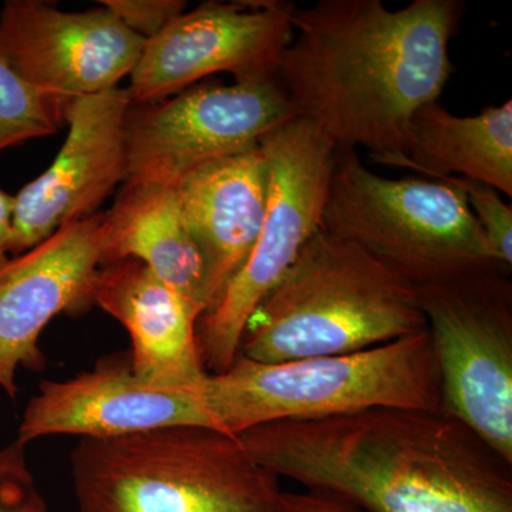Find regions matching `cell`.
Segmentation results:
<instances>
[{
    "mask_svg": "<svg viewBox=\"0 0 512 512\" xmlns=\"http://www.w3.org/2000/svg\"><path fill=\"white\" fill-rule=\"evenodd\" d=\"M460 0H320L296 8L276 79L296 113L338 150L363 148L390 167L406 150L414 114L439 101L453 73Z\"/></svg>",
    "mask_w": 512,
    "mask_h": 512,
    "instance_id": "1",
    "label": "cell"
},
{
    "mask_svg": "<svg viewBox=\"0 0 512 512\" xmlns=\"http://www.w3.org/2000/svg\"><path fill=\"white\" fill-rule=\"evenodd\" d=\"M238 439L279 480L363 512H512V464L443 409L276 421Z\"/></svg>",
    "mask_w": 512,
    "mask_h": 512,
    "instance_id": "2",
    "label": "cell"
},
{
    "mask_svg": "<svg viewBox=\"0 0 512 512\" xmlns=\"http://www.w3.org/2000/svg\"><path fill=\"white\" fill-rule=\"evenodd\" d=\"M424 329L412 282L320 228L252 313L238 356L278 363L346 355Z\"/></svg>",
    "mask_w": 512,
    "mask_h": 512,
    "instance_id": "3",
    "label": "cell"
},
{
    "mask_svg": "<svg viewBox=\"0 0 512 512\" xmlns=\"http://www.w3.org/2000/svg\"><path fill=\"white\" fill-rule=\"evenodd\" d=\"M70 461L80 512H276L282 493L238 437L211 427L82 439Z\"/></svg>",
    "mask_w": 512,
    "mask_h": 512,
    "instance_id": "4",
    "label": "cell"
},
{
    "mask_svg": "<svg viewBox=\"0 0 512 512\" xmlns=\"http://www.w3.org/2000/svg\"><path fill=\"white\" fill-rule=\"evenodd\" d=\"M202 397L218 429L238 437L276 421L326 419L392 407L440 410L429 330L346 355L262 363L238 356L208 375Z\"/></svg>",
    "mask_w": 512,
    "mask_h": 512,
    "instance_id": "5",
    "label": "cell"
},
{
    "mask_svg": "<svg viewBox=\"0 0 512 512\" xmlns=\"http://www.w3.org/2000/svg\"><path fill=\"white\" fill-rule=\"evenodd\" d=\"M322 229L353 242L414 286L510 268L495 259L463 192L444 181L390 180L338 150Z\"/></svg>",
    "mask_w": 512,
    "mask_h": 512,
    "instance_id": "6",
    "label": "cell"
},
{
    "mask_svg": "<svg viewBox=\"0 0 512 512\" xmlns=\"http://www.w3.org/2000/svg\"><path fill=\"white\" fill-rule=\"evenodd\" d=\"M259 146L268 167L261 231L245 264L197 323L201 359L210 375L234 365L252 313L322 228L338 157L335 144L303 117L266 134Z\"/></svg>",
    "mask_w": 512,
    "mask_h": 512,
    "instance_id": "7",
    "label": "cell"
},
{
    "mask_svg": "<svg viewBox=\"0 0 512 512\" xmlns=\"http://www.w3.org/2000/svg\"><path fill=\"white\" fill-rule=\"evenodd\" d=\"M491 269L416 286L443 410L512 464V284Z\"/></svg>",
    "mask_w": 512,
    "mask_h": 512,
    "instance_id": "8",
    "label": "cell"
},
{
    "mask_svg": "<svg viewBox=\"0 0 512 512\" xmlns=\"http://www.w3.org/2000/svg\"><path fill=\"white\" fill-rule=\"evenodd\" d=\"M296 117L276 77L201 84L174 99L131 107L124 183L175 187L194 168L258 146Z\"/></svg>",
    "mask_w": 512,
    "mask_h": 512,
    "instance_id": "9",
    "label": "cell"
},
{
    "mask_svg": "<svg viewBox=\"0 0 512 512\" xmlns=\"http://www.w3.org/2000/svg\"><path fill=\"white\" fill-rule=\"evenodd\" d=\"M296 6L282 0L205 2L147 40L128 87L136 106L158 103L215 73L276 77Z\"/></svg>",
    "mask_w": 512,
    "mask_h": 512,
    "instance_id": "10",
    "label": "cell"
},
{
    "mask_svg": "<svg viewBox=\"0 0 512 512\" xmlns=\"http://www.w3.org/2000/svg\"><path fill=\"white\" fill-rule=\"evenodd\" d=\"M144 46L106 6L72 13L42 0H9L0 12V56L33 89L64 104L117 87Z\"/></svg>",
    "mask_w": 512,
    "mask_h": 512,
    "instance_id": "11",
    "label": "cell"
},
{
    "mask_svg": "<svg viewBox=\"0 0 512 512\" xmlns=\"http://www.w3.org/2000/svg\"><path fill=\"white\" fill-rule=\"evenodd\" d=\"M127 89L70 100L69 133L49 168L15 195L10 256H18L94 211L127 175Z\"/></svg>",
    "mask_w": 512,
    "mask_h": 512,
    "instance_id": "12",
    "label": "cell"
},
{
    "mask_svg": "<svg viewBox=\"0 0 512 512\" xmlns=\"http://www.w3.org/2000/svg\"><path fill=\"white\" fill-rule=\"evenodd\" d=\"M103 227L104 214H94L0 265V389L9 399L18 397L19 369L45 366L39 340L49 323L92 305Z\"/></svg>",
    "mask_w": 512,
    "mask_h": 512,
    "instance_id": "13",
    "label": "cell"
},
{
    "mask_svg": "<svg viewBox=\"0 0 512 512\" xmlns=\"http://www.w3.org/2000/svg\"><path fill=\"white\" fill-rule=\"evenodd\" d=\"M174 426L220 430L202 393L158 389L134 375L130 359L114 360L72 379L40 384L26 406L16 440L28 446L63 434L116 439Z\"/></svg>",
    "mask_w": 512,
    "mask_h": 512,
    "instance_id": "14",
    "label": "cell"
},
{
    "mask_svg": "<svg viewBox=\"0 0 512 512\" xmlns=\"http://www.w3.org/2000/svg\"><path fill=\"white\" fill-rule=\"evenodd\" d=\"M90 303L119 320L131 338L130 366L150 386L202 393L210 373L202 363L197 323L204 308L134 259L101 265Z\"/></svg>",
    "mask_w": 512,
    "mask_h": 512,
    "instance_id": "15",
    "label": "cell"
},
{
    "mask_svg": "<svg viewBox=\"0 0 512 512\" xmlns=\"http://www.w3.org/2000/svg\"><path fill=\"white\" fill-rule=\"evenodd\" d=\"M204 262L205 312L247 261L265 217L268 167L261 146L208 161L175 185Z\"/></svg>",
    "mask_w": 512,
    "mask_h": 512,
    "instance_id": "16",
    "label": "cell"
},
{
    "mask_svg": "<svg viewBox=\"0 0 512 512\" xmlns=\"http://www.w3.org/2000/svg\"><path fill=\"white\" fill-rule=\"evenodd\" d=\"M134 259L187 298L204 302V262L184 221L177 191L158 183H124L104 214L103 264Z\"/></svg>",
    "mask_w": 512,
    "mask_h": 512,
    "instance_id": "17",
    "label": "cell"
},
{
    "mask_svg": "<svg viewBox=\"0 0 512 512\" xmlns=\"http://www.w3.org/2000/svg\"><path fill=\"white\" fill-rule=\"evenodd\" d=\"M390 167L436 180L480 181L512 197V101L473 117L450 113L439 101L414 114L406 150Z\"/></svg>",
    "mask_w": 512,
    "mask_h": 512,
    "instance_id": "18",
    "label": "cell"
},
{
    "mask_svg": "<svg viewBox=\"0 0 512 512\" xmlns=\"http://www.w3.org/2000/svg\"><path fill=\"white\" fill-rule=\"evenodd\" d=\"M66 104L37 92L0 56V153L55 134Z\"/></svg>",
    "mask_w": 512,
    "mask_h": 512,
    "instance_id": "19",
    "label": "cell"
},
{
    "mask_svg": "<svg viewBox=\"0 0 512 512\" xmlns=\"http://www.w3.org/2000/svg\"><path fill=\"white\" fill-rule=\"evenodd\" d=\"M466 197L468 207L483 229L491 252L500 264L512 265V208L501 200L500 192L480 181L461 177L443 178Z\"/></svg>",
    "mask_w": 512,
    "mask_h": 512,
    "instance_id": "20",
    "label": "cell"
},
{
    "mask_svg": "<svg viewBox=\"0 0 512 512\" xmlns=\"http://www.w3.org/2000/svg\"><path fill=\"white\" fill-rule=\"evenodd\" d=\"M25 444L0 448V512H50L29 467Z\"/></svg>",
    "mask_w": 512,
    "mask_h": 512,
    "instance_id": "21",
    "label": "cell"
},
{
    "mask_svg": "<svg viewBox=\"0 0 512 512\" xmlns=\"http://www.w3.org/2000/svg\"><path fill=\"white\" fill-rule=\"evenodd\" d=\"M100 5L146 42L160 35L187 9L184 0H103Z\"/></svg>",
    "mask_w": 512,
    "mask_h": 512,
    "instance_id": "22",
    "label": "cell"
},
{
    "mask_svg": "<svg viewBox=\"0 0 512 512\" xmlns=\"http://www.w3.org/2000/svg\"><path fill=\"white\" fill-rule=\"evenodd\" d=\"M276 512H363L355 505L319 491H284Z\"/></svg>",
    "mask_w": 512,
    "mask_h": 512,
    "instance_id": "23",
    "label": "cell"
},
{
    "mask_svg": "<svg viewBox=\"0 0 512 512\" xmlns=\"http://www.w3.org/2000/svg\"><path fill=\"white\" fill-rule=\"evenodd\" d=\"M13 208L15 198L0 190V265L10 258V244L13 234Z\"/></svg>",
    "mask_w": 512,
    "mask_h": 512,
    "instance_id": "24",
    "label": "cell"
}]
</instances>
